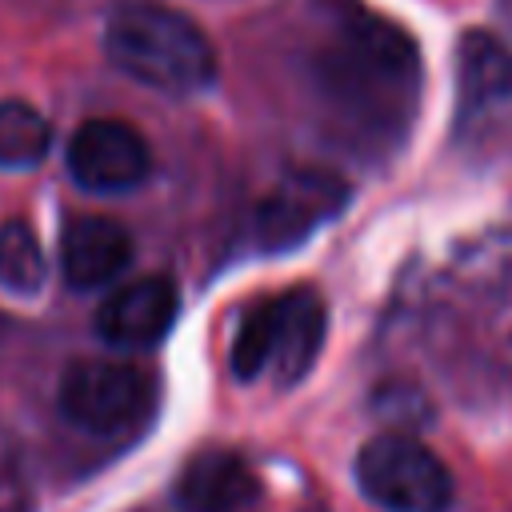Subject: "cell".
Here are the masks:
<instances>
[{
  "label": "cell",
  "instance_id": "6da1fadb",
  "mask_svg": "<svg viewBox=\"0 0 512 512\" xmlns=\"http://www.w3.org/2000/svg\"><path fill=\"white\" fill-rule=\"evenodd\" d=\"M108 60L136 84L164 96H196L216 84V48L208 32L164 4H128L104 28Z\"/></svg>",
  "mask_w": 512,
  "mask_h": 512
},
{
  "label": "cell",
  "instance_id": "7a4b0ae2",
  "mask_svg": "<svg viewBox=\"0 0 512 512\" xmlns=\"http://www.w3.org/2000/svg\"><path fill=\"white\" fill-rule=\"evenodd\" d=\"M156 404V380L132 360L80 356L64 368L56 388L60 416L88 436H120L136 428Z\"/></svg>",
  "mask_w": 512,
  "mask_h": 512
},
{
  "label": "cell",
  "instance_id": "3957f363",
  "mask_svg": "<svg viewBox=\"0 0 512 512\" xmlns=\"http://www.w3.org/2000/svg\"><path fill=\"white\" fill-rule=\"evenodd\" d=\"M356 488L384 512H444L452 504L448 464L408 432H380L356 452Z\"/></svg>",
  "mask_w": 512,
  "mask_h": 512
},
{
  "label": "cell",
  "instance_id": "277c9868",
  "mask_svg": "<svg viewBox=\"0 0 512 512\" xmlns=\"http://www.w3.org/2000/svg\"><path fill=\"white\" fill-rule=\"evenodd\" d=\"M68 176L96 196H120L152 176V148L128 120H84L68 140Z\"/></svg>",
  "mask_w": 512,
  "mask_h": 512
},
{
  "label": "cell",
  "instance_id": "5b68a950",
  "mask_svg": "<svg viewBox=\"0 0 512 512\" xmlns=\"http://www.w3.org/2000/svg\"><path fill=\"white\" fill-rule=\"evenodd\" d=\"M348 204V184L324 168L288 172L256 208V244L264 252H288L304 244L320 224L340 216Z\"/></svg>",
  "mask_w": 512,
  "mask_h": 512
},
{
  "label": "cell",
  "instance_id": "8992f818",
  "mask_svg": "<svg viewBox=\"0 0 512 512\" xmlns=\"http://www.w3.org/2000/svg\"><path fill=\"white\" fill-rule=\"evenodd\" d=\"M180 316V292L168 276H140L104 296L96 308V336L120 352L156 348Z\"/></svg>",
  "mask_w": 512,
  "mask_h": 512
},
{
  "label": "cell",
  "instance_id": "52a82bcc",
  "mask_svg": "<svg viewBox=\"0 0 512 512\" xmlns=\"http://www.w3.org/2000/svg\"><path fill=\"white\" fill-rule=\"evenodd\" d=\"M132 264V236L112 216H76L60 232V276L72 292L116 284Z\"/></svg>",
  "mask_w": 512,
  "mask_h": 512
},
{
  "label": "cell",
  "instance_id": "ba28073f",
  "mask_svg": "<svg viewBox=\"0 0 512 512\" xmlns=\"http://www.w3.org/2000/svg\"><path fill=\"white\" fill-rule=\"evenodd\" d=\"M172 500L180 512H248L256 500V472L240 452L204 448L184 460Z\"/></svg>",
  "mask_w": 512,
  "mask_h": 512
},
{
  "label": "cell",
  "instance_id": "9c48e42d",
  "mask_svg": "<svg viewBox=\"0 0 512 512\" xmlns=\"http://www.w3.org/2000/svg\"><path fill=\"white\" fill-rule=\"evenodd\" d=\"M324 332H328V308H324V296L316 288L296 284L284 296H276L272 376L280 388H292L312 372V364L324 348Z\"/></svg>",
  "mask_w": 512,
  "mask_h": 512
},
{
  "label": "cell",
  "instance_id": "30bf717a",
  "mask_svg": "<svg viewBox=\"0 0 512 512\" xmlns=\"http://www.w3.org/2000/svg\"><path fill=\"white\" fill-rule=\"evenodd\" d=\"M460 112L476 116L484 104L500 100L512 88V56L500 40L484 36V32H468L460 40Z\"/></svg>",
  "mask_w": 512,
  "mask_h": 512
},
{
  "label": "cell",
  "instance_id": "8fae6325",
  "mask_svg": "<svg viewBox=\"0 0 512 512\" xmlns=\"http://www.w3.org/2000/svg\"><path fill=\"white\" fill-rule=\"evenodd\" d=\"M48 280V256L28 220L12 216L0 224V288L12 296H36Z\"/></svg>",
  "mask_w": 512,
  "mask_h": 512
},
{
  "label": "cell",
  "instance_id": "7c38bea8",
  "mask_svg": "<svg viewBox=\"0 0 512 512\" xmlns=\"http://www.w3.org/2000/svg\"><path fill=\"white\" fill-rule=\"evenodd\" d=\"M52 148L48 120L28 100H0V168L24 172L36 168Z\"/></svg>",
  "mask_w": 512,
  "mask_h": 512
},
{
  "label": "cell",
  "instance_id": "4fadbf2b",
  "mask_svg": "<svg viewBox=\"0 0 512 512\" xmlns=\"http://www.w3.org/2000/svg\"><path fill=\"white\" fill-rule=\"evenodd\" d=\"M272 356H276V296L256 300L236 336H232V352H228V368L236 380H256L264 372H272Z\"/></svg>",
  "mask_w": 512,
  "mask_h": 512
}]
</instances>
